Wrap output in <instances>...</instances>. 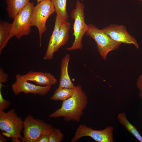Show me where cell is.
<instances>
[{
  "label": "cell",
  "instance_id": "cell-5",
  "mask_svg": "<svg viewBox=\"0 0 142 142\" xmlns=\"http://www.w3.org/2000/svg\"><path fill=\"white\" fill-rule=\"evenodd\" d=\"M88 26L86 35L95 40L98 52L102 59L105 60L108 53L117 49L121 43L113 40L103 30L94 25L89 24Z\"/></svg>",
  "mask_w": 142,
  "mask_h": 142
},
{
  "label": "cell",
  "instance_id": "cell-15",
  "mask_svg": "<svg viewBox=\"0 0 142 142\" xmlns=\"http://www.w3.org/2000/svg\"><path fill=\"white\" fill-rule=\"evenodd\" d=\"M29 2V0H6V9L9 17L14 19Z\"/></svg>",
  "mask_w": 142,
  "mask_h": 142
},
{
  "label": "cell",
  "instance_id": "cell-25",
  "mask_svg": "<svg viewBox=\"0 0 142 142\" xmlns=\"http://www.w3.org/2000/svg\"><path fill=\"white\" fill-rule=\"evenodd\" d=\"M0 142H7L6 139L1 134L0 135Z\"/></svg>",
  "mask_w": 142,
  "mask_h": 142
},
{
  "label": "cell",
  "instance_id": "cell-18",
  "mask_svg": "<svg viewBox=\"0 0 142 142\" xmlns=\"http://www.w3.org/2000/svg\"><path fill=\"white\" fill-rule=\"evenodd\" d=\"M12 27V24L5 21L0 23V53L7 44V40Z\"/></svg>",
  "mask_w": 142,
  "mask_h": 142
},
{
  "label": "cell",
  "instance_id": "cell-1",
  "mask_svg": "<svg viewBox=\"0 0 142 142\" xmlns=\"http://www.w3.org/2000/svg\"><path fill=\"white\" fill-rule=\"evenodd\" d=\"M87 97L80 85L75 86L73 95L63 102L61 106L49 115L51 118L62 116L66 121L79 122L87 104Z\"/></svg>",
  "mask_w": 142,
  "mask_h": 142
},
{
  "label": "cell",
  "instance_id": "cell-20",
  "mask_svg": "<svg viewBox=\"0 0 142 142\" xmlns=\"http://www.w3.org/2000/svg\"><path fill=\"white\" fill-rule=\"evenodd\" d=\"M63 138V134L59 129L53 128L49 134V142H60Z\"/></svg>",
  "mask_w": 142,
  "mask_h": 142
},
{
  "label": "cell",
  "instance_id": "cell-8",
  "mask_svg": "<svg viewBox=\"0 0 142 142\" xmlns=\"http://www.w3.org/2000/svg\"><path fill=\"white\" fill-rule=\"evenodd\" d=\"M113 131V128L111 126H108L102 130H97L81 124L77 129L71 141L75 142L82 137L87 136L92 138L97 142H114Z\"/></svg>",
  "mask_w": 142,
  "mask_h": 142
},
{
  "label": "cell",
  "instance_id": "cell-4",
  "mask_svg": "<svg viewBox=\"0 0 142 142\" xmlns=\"http://www.w3.org/2000/svg\"><path fill=\"white\" fill-rule=\"evenodd\" d=\"M34 6L33 2H29L13 19L7 43L14 36L20 39L23 36H27L30 34L31 27V20Z\"/></svg>",
  "mask_w": 142,
  "mask_h": 142
},
{
  "label": "cell",
  "instance_id": "cell-14",
  "mask_svg": "<svg viewBox=\"0 0 142 142\" xmlns=\"http://www.w3.org/2000/svg\"><path fill=\"white\" fill-rule=\"evenodd\" d=\"M70 28L69 22L66 21L62 22L54 48V53L57 52L62 46L65 45L68 41Z\"/></svg>",
  "mask_w": 142,
  "mask_h": 142
},
{
  "label": "cell",
  "instance_id": "cell-21",
  "mask_svg": "<svg viewBox=\"0 0 142 142\" xmlns=\"http://www.w3.org/2000/svg\"><path fill=\"white\" fill-rule=\"evenodd\" d=\"M3 86L2 83H0V110L3 111L8 107L10 104V101L4 99L2 96L1 89Z\"/></svg>",
  "mask_w": 142,
  "mask_h": 142
},
{
  "label": "cell",
  "instance_id": "cell-28",
  "mask_svg": "<svg viewBox=\"0 0 142 142\" xmlns=\"http://www.w3.org/2000/svg\"><path fill=\"white\" fill-rule=\"evenodd\" d=\"M141 1L142 2V0H141Z\"/></svg>",
  "mask_w": 142,
  "mask_h": 142
},
{
  "label": "cell",
  "instance_id": "cell-17",
  "mask_svg": "<svg viewBox=\"0 0 142 142\" xmlns=\"http://www.w3.org/2000/svg\"><path fill=\"white\" fill-rule=\"evenodd\" d=\"M118 119L121 124L130 133L139 141L142 142V137L136 128L131 124L127 119L126 114L124 113L119 114Z\"/></svg>",
  "mask_w": 142,
  "mask_h": 142
},
{
  "label": "cell",
  "instance_id": "cell-11",
  "mask_svg": "<svg viewBox=\"0 0 142 142\" xmlns=\"http://www.w3.org/2000/svg\"><path fill=\"white\" fill-rule=\"evenodd\" d=\"M22 76L28 81H32L43 86H52L57 81L56 78L49 73L30 71Z\"/></svg>",
  "mask_w": 142,
  "mask_h": 142
},
{
  "label": "cell",
  "instance_id": "cell-22",
  "mask_svg": "<svg viewBox=\"0 0 142 142\" xmlns=\"http://www.w3.org/2000/svg\"><path fill=\"white\" fill-rule=\"evenodd\" d=\"M136 84L139 90V96L142 99V73L139 76Z\"/></svg>",
  "mask_w": 142,
  "mask_h": 142
},
{
  "label": "cell",
  "instance_id": "cell-2",
  "mask_svg": "<svg viewBox=\"0 0 142 142\" xmlns=\"http://www.w3.org/2000/svg\"><path fill=\"white\" fill-rule=\"evenodd\" d=\"M76 0L75 8L71 14L72 19L74 20L73 35L74 40L72 46L66 48L69 51L82 48V39L88 27L85 22L84 5L79 0Z\"/></svg>",
  "mask_w": 142,
  "mask_h": 142
},
{
  "label": "cell",
  "instance_id": "cell-23",
  "mask_svg": "<svg viewBox=\"0 0 142 142\" xmlns=\"http://www.w3.org/2000/svg\"><path fill=\"white\" fill-rule=\"evenodd\" d=\"M9 76L8 74L4 72L3 69L1 68L0 69V83H5L8 80Z\"/></svg>",
  "mask_w": 142,
  "mask_h": 142
},
{
  "label": "cell",
  "instance_id": "cell-7",
  "mask_svg": "<svg viewBox=\"0 0 142 142\" xmlns=\"http://www.w3.org/2000/svg\"><path fill=\"white\" fill-rule=\"evenodd\" d=\"M23 121L13 109L7 112L0 110V129L5 131V135L12 139H22L21 133L23 128Z\"/></svg>",
  "mask_w": 142,
  "mask_h": 142
},
{
  "label": "cell",
  "instance_id": "cell-9",
  "mask_svg": "<svg viewBox=\"0 0 142 142\" xmlns=\"http://www.w3.org/2000/svg\"><path fill=\"white\" fill-rule=\"evenodd\" d=\"M16 80L11 85L12 91L15 95L21 92L27 94L32 93L44 95L50 90L51 86H39L29 83L19 74L16 75Z\"/></svg>",
  "mask_w": 142,
  "mask_h": 142
},
{
  "label": "cell",
  "instance_id": "cell-13",
  "mask_svg": "<svg viewBox=\"0 0 142 142\" xmlns=\"http://www.w3.org/2000/svg\"><path fill=\"white\" fill-rule=\"evenodd\" d=\"M62 21L57 16H56L54 29L50 38L46 52L43 58L44 60L51 59L53 57L54 53V48Z\"/></svg>",
  "mask_w": 142,
  "mask_h": 142
},
{
  "label": "cell",
  "instance_id": "cell-12",
  "mask_svg": "<svg viewBox=\"0 0 142 142\" xmlns=\"http://www.w3.org/2000/svg\"><path fill=\"white\" fill-rule=\"evenodd\" d=\"M70 59V55L67 54L61 60L59 87L70 89H74L75 87L71 80L68 71Z\"/></svg>",
  "mask_w": 142,
  "mask_h": 142
},
{
  "label": "cell",
  "instance_id": "cell-26",
  "mask_svg": "<svg viewBox=\"0 0 142 142\" xmlns=\"http://www.w3.org/2000/svg\"><path fill=\"white\" fill-rule=\"evenodd\" d=\"M37 0V4H38L44 0Z\"/></svg>",
  "mask_w": 142,
  "mask_h": 142
},
{
  "label": "cell",
  "instance_id": "cell-6",
  "mask_svg": "<svg viewBox=\"0 0 142 142\" xmlns=\"http://www.w3.org/2000/svg\"><path fill=\"white\" fill-rule=\"evenodd\" d=\"M24 129L23 142H36L41 135L49 134L53 128L50 124L43 120L35 119L31 115H29L23 122Z\"/></svg>",
  "mask_w": 142,
  "mask_h": 142
},
{
  "label": "cell",
  "instance_id": "cell-19",
  "mask_svg": "<svg viewBox=\"0 0 142 142\" xmlns=\"http://www.w3.org/2000/svg\"><path fill=\"white\" fill-rule=\"evenodd\" d=\"M75 89L58 87L55 90L50 99L53 100L64 101L73 94Z\"/></svg>",
  "mask_w": 142,
  "mask_h": 142
},
{
  "label": "cell",
  "instance_id": "cell-16",
  "mask_svg": "<svg viewBox=\"0 0 142 142\" xmlns=\"http://www.w3.org/2000/svg\"><path fill=\"white\" fill-rule=\"evenodd\" d=\"M57 16L62 21H68L69 16L66 9L67 0H50Z\"/></svg>",
  "mask_w": 142,
  "mask_h": 142
},
{
  "label": "cell",
  "instance_id": "cell-24",
  "mask_svg": "<svg viewBox=\"0 0 142 142\" xmlns=\"http://www.w3.org/2000/svg\"><path fill=\"white\" fill-rule=\"evenodd\" d=\"M49 134H44L41 135L36 142H49Z\"/></svg>",
  "mask_w": 142,
  "mask_h": 142
},
{
  "label": "cell",
  "instance_id": "cell-10",
  "mask_svg": "<svg viewBox=\"0 0 142 142\" xmlns=\"http://www.w3.org/2000/svg\"><path fill=\"white\" fill-rule=\"evenodd\" d=\"M115 41L125 44H132L137 49L139 46L136 40L127 32L123 25L111 24L102 29Z\"/></svg>",
  "mask_w": 142,
  "mask_h": 142
},
{
  "label": "cell",
  "instance_id": "cell-3",
  "mask_svg": "<svg viewBox=\"0 0 142 142\" xmlns=\"http://www.w3.org/2000/svg\"><path fill=\"white\" fill-rule=\"evenodd\" d=\"M55 12L54 6L50 0H44L37 4L33 8L30 24L31 27L36 26L38 29L40 46L42 45V35L46 30L47 21Z\"/></svg>",
  "mask_w": 142,
  "mask_h": 142
},
{
  "label": "cell",
  "instance_id": "cell-27",
  "mask_svg": "<svg viewBox=\"0 0 142 142\" xmlns=\"http://www.w3.org/2000/svg\"><path fill=\"white\" fill-rule=\"evenodd\" d=\"M80 0L81 1H83V0Z\"/></svg>",
  "mask_w": 142,
  "mask_h": 142
}]
</instances>
